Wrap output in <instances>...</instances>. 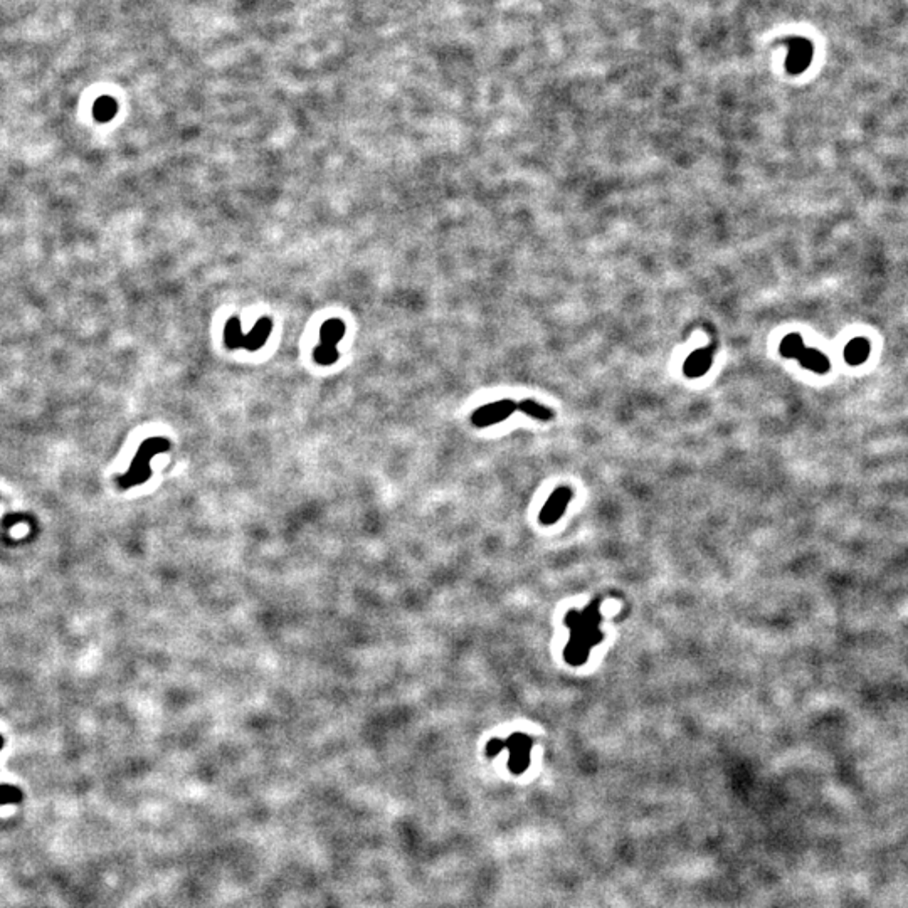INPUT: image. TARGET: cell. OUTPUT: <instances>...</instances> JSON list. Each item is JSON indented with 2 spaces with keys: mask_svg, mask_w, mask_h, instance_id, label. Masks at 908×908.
I'll use <instances>...</instances> for the list:
<instances>
[{
  "mask_svg": "<svg viewBox=\"0 0 908 908\" xmlns=\"http://www.w3.org/2000/svg\"><path fill=\"white\" fill-rule=\"evenodd\" d=\"M599 611H597V602L591 604L589 609L584 611V614H577V611H571L566 618V623L572 628L571 643L563 651L566 660L571 665H582L589 656V649L594 644L601 643L602 633L597 628L599 624Z\"/></svg>",
  "mask_w": 908,
  "mask_h": 908,
  "instance_id": "cell-1",
  "label": "cell"
},
{
  "mask_svg": "<svg viewBox=\"0 0 908 908\" xmlns=\"http://www.w3.org/2000/svg\"><path fill=\"white\" fill-rule=\"evenodd\" d=\"M779 352L785 359L799 360L804 369L811 370L814 374H827L831 369V362L826 354L816 350V348H809L804 345L802 337L799 333H789V335H785L784 340L780 342Z\"/></svg>",
  "mask_w": 908,
  "mask_h": 908,
  "instance_id": "cell-2",
  "label": "cell"
},
{
  "mask_svg": "<svg viewBox=\"0 0 908 908\" xmlns=\"http://www.w3.org/2000/svg\"><path fill=\"white\" fill-rule=\"evenodd\" d=\"M515 411H516V402L510 401V399H503V401L486 404V406L476 409V411L473 412L471 421L476 427H488L491 424H496V422L505 421V419L510 417Z\"/></svg>",
  "mask_w": 908,
  "mask_h": 908,
  "instance_id": "cell-3",
  "label": "cell"
},
{
  "mask_svg": "<svg viewBox=\"0 0 908 908\" xmlns=\"http://www.w3.org/2000/svg\"><path fill=\"white\" fill-rule=\"evenodd\" d=\"M505 745L506 749L510 750V769L514 770L515 774H520L521 770H525L530 764V750H531L530 737H526L525 733H514V735L505 742Z\"/></svg>",
  "mask_w": 908,
  "mask_h": 908,
  "instance_id": "cell-4",
  "label": "cell"
},
{
  "mask_svg": "<svg viewBox=\"0 0 908 908\" xmlns=\"http://www.w3.org/2000/svg\"><path fill=\"white\" fill-rule=\"evenodd\" d=\"M572 496H573V493H572L571 488H567V486L557 488V490H555L552 495H550L547 503H545V506L542 508V511H540V516H539L540 524H542V525L555 524V521L561 519L563 511L567 510V505H568V501L572 500Z\"/></svg>",
  "mask_w": 908,
  "mask_h": 908,
  "instance_id": "cell-5",
  "label": "cell"
},
{
  "mask_svg": "<svg viewBox=\"0 0 908 908\" xmlns=\"http://www.w3.org/2000/svg\"><path fill=\"white\" fill-rule=\"evenodd\" d=\"M713 364V347L698 348L691 352L683 364V374L690 379H698L707 374Z\"/></svg>",
  "mask_w": 908,
  "mask_h": 908,
  "instance_id": "cell-6",
  "label": "cell"
},
{
  "mask_svg": "<svg viewBox=\"0 0 908 908\" xmlns=\"http://www.w3.org/2000/svg\"><path fill=\"white\" fill-rule=\"evenodd\" d=\"M272 332V320L270 317H262L256 322V325L252 327V330L244 335L243 338V348H246L249 352H256L265 345L267 338H270Z\"/></svg>",
  "mask_w": 908,
  "mask_h": 908,
  "instance_id": "cell-7",
  "label": "cell"
},
{
  "mask_svg": "<svg viewBox=\"0 0 908 908\" xmlns=\"http://www.w3.org/2000/svg\"><path fill=\"white\" fill-rule=\"evenodd\" d=\"M869 348H872V345H869V342L867 340V338H861V337L853 338V340H851L848 345L845 347V360H846V364L853 365V367L864 364V362H867V359H868V355H869Z\"/></svg>",
  "mask_w": 908,
  "mask_h": 908,
  "instance_id": "cell-8",
  "label": "cell"
},
{
  "mask_svg": "<svg viewBox=\"0 0 908 908\" xmlns=\"http://www.w3.org/2000/svg\"><path fill=\"white\" fill-rule=\"evenodd\" d=\"M345 323L338 318H330L327 320L322 325V330H320V343L322 345L337 348V343L342 340L343 335H345Z\"/></svg>",
  "mask_w": 908,
  "mask_h": 908,
  "instance_id": "cell-9",
  "label": "cell"
},
{
  "mask_svg": "<svg viewBox=\"0 0 908 908\" xmlns=\"http://www.w3.org/2000/svg\"><path fill=\"white\" fill-rule=\"evenodd\" d=\"M809 61H811V48H809V44L807 42H797L792 51H790L787 63L789 71L794 74L804 71L809 66Z\"/></svg>",
  "mask_w": 908,
  "mask_h": 908,
  "instance_id": "cell-10",
  "label": "cell"
},
{
  "mask_svg": "<svg viewBox=\"0 0 908 908\" xmlns=\"http://www.w3.org/2000/svg\"><path fill=\"white\" fill-rule=\"evenodd\" d=\"M516 411L526 414V416L539 419V421H552L554 419V411L544 404H539L537 401H531V399H525L516 404Z\"/></svg>",
  "mask_w": 908,
  "mask_h": 908,
  "instance_id": "cell-11",
  "label": "cell"
},
{
  "mask_svg": "<svg viewBox=\"0 0 908 908\" xmlns=\"http://www.w3.org/2000/svg\"><path fill=\"white\" fill-rule=\"evenodd\" d=\"M243 338L244 333L241 330V322H239L238 317H233L228 320L224 327V343L229 350H236V348H243Z\"/></svg>",
  "mask_w": 908,
  "mask_h": 908,
  "instance_id": "cell-12",
  "label": "cell"
},
{
  "mask_svg": "<svg viewBox=\"0 0 908 908\" xmlns=\"http://www.w3.org/2000/svg\"><path fill=\"white\" fill-rule=\"evenodd\" d=\"M313 359L318 365H333L338 359H340V354H338L337 348L322 345V343H320V345L315 348Z\"/></svg>",
  "mask_w": 908,
  "mask_h": 908,
  "instance_id": "cell-13",
  "label": "cell"
},
{
  "mask_svg": "<svg viewBox=\"0 0 908 908\" xmlns=\"http://www.w3.org/2000/svg\"><path fill=\"white\" fill-rule=\"evenodd\" d=\"M22 801V790L16 785H0V804H19Z\"/></svg>",
  "mask_w": 908,
  "mask_h": 908,
  "instance_id": "cell-14",
  "label": "cell"
},
{
  "mask_svg": "<svg viewBox=\"0 0 908 908\" xmlns=\"http://www.w3.org/2000/svg\"><path fill=\"white\" fill-rule=\"evenodd\" d=\"M95 111H96L98 118L108 120V118H111L113 115H115L116 105H115V101L110 100V98H101V100L96 103Z\"/></svg>",
  "mask_w": 908,
  "mask_h": 908,
  "instance_id": "cell-15",
  "label": "cell"
},
{
  "mask_svg": "<svg viewBox=\"0 0 908 908\" xmlns=\"http://www.w3.org/2000/svg\"><path fill=\"white\" fill-rule=\"evenodd\" d=\"M503 747H505V742L496 740V738H495V740H491L490 743H488V755L493 757V755L496 754V752H500Z\"/></svg>",
  "mask_w": 908,
  "mask_h": 908,
  "instance_id": "cell-16",
  "label": "cell"
},
{
  "mask_svg": "<svg viewBox=\"0 0 908 908\" xmlns=\"http://www.w3.org/2000/svg\"><path fill=\"white\" fill-rule=\"evenodd\" d=\"M2 749H4V738H2V735H0V750H2Z\"/></svg>",
  "mask_w": 908,
  "mask_h": 908,
  "instance_id": "cell-17",
  "label": "cell"
}]
</instances>
